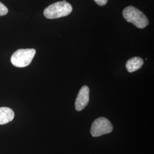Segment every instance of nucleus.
Masks as SVG:
<instances>
[{
	"mask_svg": "<svg viewBox=\"0 0 154 154\" xmlns=\"http://www.w3.org/2000/svg\"><path fill=\"white\" fill-rule=\"evenodd\" d=\"M72 11V6L64 0L48 6L45 9L44 15L48 19H55L69 15Z\"/></svg>",
	"mask_w": 154,
	"mask_h": 154,
	"instance_id": "nucleus-1",
	"label": "nucleus"
},
{
	"mask_svg": "<svg viewBox=\"0 0 154 154\" xmlns=\"http://www.w3.org/2000/svg\"><path fill=\"white\" fill-rule=\"evenodd\" d=\"M123 16L127 22H131L139 29L146 28L149 25L148 18L142 11L134 6H129L124 9Z\"/></svg>",
	"mask_w": 154,
	"mask_h": 154,
	"instance_id": "nucleus-2",
	"label": "nucleus"
},
{
	"mask_svg": "<svg viewBox=\"0 0 154 154\" xmlns=\"http://www.w3.org/2000/svg\"><path fill=\"white\" fill-rule=\"evenodd\" d=\"M36 53L34 49H21L16 51L11 57V63L17 67H25L29 66Z\"/></svg>",
	"mask_w": 154,
	"mask_h": 154,
	"instance_id": "nucleus-3",
	"label": "nucleus"
},
{
	"mask_svg": "<svg viewBox=\"0 0 154 154\" xmlns=\"http://www.w3.org/2000/svg\"><path fill=\"white\" fill-rule=\"evenodd\" d=\"M113 126L107 119L100 117L93 122L91 127V134L93 137H98L112 131Z\"/></svg>",
	"mask_w": 154,
	"mask_h": 154,
	"instance_id": "nucleus-4",
	"label": "nucleus"
},
{
	"mask_svg": "<svg viewBox=\"0 0 154 154\" xmlns=\"http://www.w3.org/2000/svg\"><path fill=\"white\" fill-rule=\"evenodd\" d=\"M89 93V88L86 86H83L80 89L75 102V110L78 111L83 110L88 104Z\"/></svg>",
	"mask_w": 154,
	"mask_h": 154,
	"instance_id": "nucleus-5",
	"label": "nucleus"
},
{
	"mask_svg": "<svg viewBox=\"0 0 154 154\" xmlns=\"http://www.w3.org/2000/svg\"><path fill=\"white\" fill-rule=\"evenodd\" d=\"M14 118V112L11 109L6 107H0V125H5L12 121Z\"/></svg>",
	"mask_w": 154,
	"mask_h": 154,
	"instance_id": "nucleus-6",
	"label": "nucleus"
},
{
	"mask_svg": "<svg viewBox=\"0 0 154 154\" xmlns=\"http://www.w3.org/2000/svg\"><path fill=\"white\" fill-rule=\"evenodd\" d=\"M143 60L140 57H134L127 61L126 67L129 72H132L139 70L143 66Z\"/></svg>",
	"mask_w": 154,
	"mask_h": 154,
	"instance_id": "nucleus-7",
	"label": "nucleus"
},
{
	"mask_svg": "<svg viewBox=\"0 0 154 154\" xmlns=\"http://www.w3.org/2000/svg\"><path fill=\"white\" fill-rule=\"evenodd\" d=\"M8 12V9L6 6L0 2V16L6 15Z\"/></svg>",
	"mask_w": 154,
	"mask_h": 154,
	"instance_id": "nucleus-8",
	"label": "nucleus"
},
{
	"mask_svg": "<svg viewBox=\"0 0 154 154\" xmlns=\"http://www.w3.org/2000/svg\"><path fill=\"white\" fill-rule=\"evenodd\" d=\"M99 6H104L107 3L108 0H94Z\"/></svg>",
	"mask_w": 154,
	"mask_h": 154,
	"instance_id": "nucleus-9",
	"label": "nucleus"
}]
</instances>
